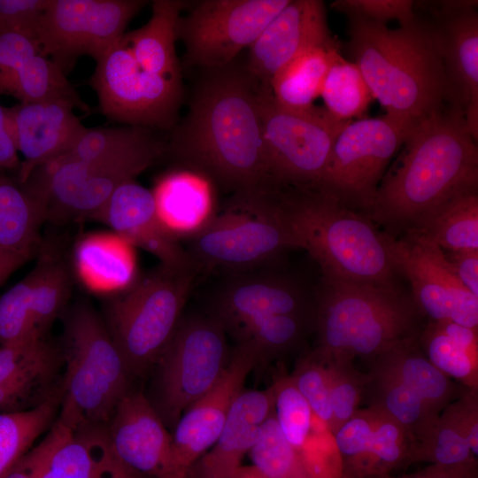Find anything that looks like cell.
Returning a JSON list of instances; mask_svg holds the SVG:
<instances>
[{
  "mask_svg": "<svg viewBox=\"0 0 478 478\" xmlns=\"http://www.w3.org/2000/svg\"><path fill=\"white\" fill-rule=\"evenodd\" d=\"M260 83L236 64L204 69L169 151L184 168L246 197L277 185L265 150Z\"/></svg>",
  "mask_w": 478,
  "mask_h": 478,
  "instance_id": "cell-1",
  "label": "cell"
},
{
  "mask_svg": "<svg viewBox=\"0 0 478 478\" xmlns=\"http://www.w3.org/2000/svg\"><path fill=\"white\" fill-rule=\"evenodd\" d=\"M404 144L365 214L395 238L447 199L478 190L477 142L459 108L451 106L420 120Z\"/></svg>",
  "mask_w": 478,
  "mask_h": 478,
  "instance_id": "cell-2",
  "label": "cell"
},
{
  "mask_svg": "<svg viewBox=\"0 0 478 478\" xmlns=\"http://www.w3.org/2000/svg\"><path fill=\"white\" fill-rule=\"evenodd\" d=\"M415 13L412 22L396 29L348 17L346 45L386 114L413 125L456 106L435 29Z\"/></svg>",
  "mask_w": 478,
  "mask_h": 478,
  "instance_id": "cell-3",
  "label": "cell"
},
{
  "mask_svg": "<svg viewBox=\"0 0 478 478\" xmlns=\"http://www.w3.org/2000/svg\"><path fill=\"white\" fill-rule=\"evenodd\" d=\"M269 194L299 249L320 265L322 277L354 283L395 282L399 273L388 235L366 215L320 189L276 186Z\"/></svg>",
  "mask_w": 478,
  "mask_h": 478,
  "instance_id": "cell-4",
  "label": "cell"
},
{
  "mask_svg": "<svg viewBox=\"0 0 478 478\" xmlns=\"http://www.w3.org/2000/svg\"><path fill=\"white\" fill-rule=\"evenodd\" d=\"M315 291L317 348L330 357L366 361L393 343L418 337L427 321L412 297L394 283L322 277Z\"/></svg>",
  "mask_w": 478,
  "mask_h": 478,
  "instance_id": "cell-5",
  "label": "cell"
},
{
  "mask_svg": "<svg viewBox=\"0 0 478 478\" xmlns=\"http://www.w3.org/2000/svg\"><path fill=\"white\" fill-rule=\"evenodd\" d=\"M61 401L57 420L69 428L107 427L132 377L105 322L86 302L62 313Z\"/></svg>",
  "mask_w": 478,
  "mask_h": 478,
  "instance_id": "cell-6",
  "label": "cell"
},
{
  "mask_svg": "<svg viewBox=\"0 0 478 478\" xmlns=\"http://www.w3.org/2000/svg\"><path fill=\"white\" fill-rule=\"evenodd\" d=\"M197 271L161 265L112 301L105 325L131 375L153 368L173 336Z\"/></svg>",
  "mask_w": 478,
  "mask_h": 478,
  "instance_id": "cell-7",
  "label": "cell"
},
{
  "mask_svg": "<svg viewBox=\"0 0 478 478\" xmlns=\"http://www.w3.org/2000/svg\"><path fill=\"white\" fill-rule=\"evenodd\" d=\"M188 253L198 271L221 268L248 272L289 249H299L268 191L236 197L189 236Z\"/></svg>",
  "mask_w": 478,
  "mask_h": 478,
  "instance_id": "cell-8",
  "label": "cell"
},
{
  "mask_svg": "<svg viewBox=\"0 0 478 478\" xmlns=\"http://www.w3.org/2000/svg\"><path fill=\"white\" fill-rule=\"evenodd\" d=\"M230 358L226 329L214 316L180 320L155 367L150 401L173 430L182 413L218 382Z\"/></svg>",
  "mask_w": 478,
  "mask_h": 478,
  "instance_id": "cell-9",
  "label": "cell"
},
{
  "mask_svg": "<svg viewBox=\"0 0 478 478\" xmlns=\"http://www.w3.org/2000/svg\"><path fill=\"white\" fill-rule=\"evenodd\" d=\"M262 134L270 172L279 186L318 189L335 141L350 121L334 119L323 108L283 107L270 87L260 84Z\"/></svg>",
  "mask_w": 478,
  "mask_h": 478,
  "instance_id": "cell-10",
  "label": "cell"
},
{
  "mask_svg": "<svg viewBox=\"0 0 478 478\" xmlns=\"http://www.w3.org/2000/svg\"><path fill=\"white\" fill-rule=\"evenodd\" d=\"M165 151L158 141L90 161L55 159L35 169L25 183L43 202L46 218L92 216L122 183L150 167Z\"/></svg>",
  "mask_w": 478,
  "mask_h": 478,
  "instance_id": "cell-11",
  "label": "cell"
},
{
  "mask_svg": "<svg viewBox=\"0 0 478 478\" xmlns=\"http://www.w3.org/2000/svg\"><path fill=\"white\" fill-rule=\"evenodd\" d=\"M414 126L389 114L350 121L335 141L318 189L366 214L388 164Z\"/></svg>",
  "mask_w": 478,
  "mask_h": 478,
  "instance_id": "cell-12",
  "label": "cell"
},
{
  "mask_svg": "<svg viewBox=\"0 0 478 478\" xmlns=\"http://www.w3.org/2000/svg\"><path fill=\"white\" fill-rule=\"evenodd\" d=\"M89 83L109 120L147 128H170L182 96L181 81L151 73L135 60L124 35L96 62Z\"/></svg>",
  "mask_w": 478,
  "mask_h": 478,
  "instance_id": "cell-13",
  "label": "cell"
},
{
  "mask_svg": "<svg viewBox=\"0 0 478 478\" xmlns=\"http://www.w3.org/2000/svg\"><path fill=\"white\" fill-rule=\"evenodd\" d=\"M144 0H50L38 31L42 55L67 74L79 58L96 62L126 33Z\"/></svg>",
  "mask_w": 478,
  "mask_h": 478,
  "instance_id": "cell-14",
  "label": "cell"
},
{
  "mask_svg": "<svg viewBox=\"0 0 478 478\" xmlns=\"http://www.w3.org/2000/svg\"><path fill=\"white\" fill-rule=\"evenodd\" d=\"M289 0H204L180 17L177 39L186 62L207 68L225 66L249 48Z\"/></svg>",
  "mask_w": 478,
  "mask_h": 478,
  "instance_id": "cell-15",
  "label": "cell"
},
{
  "mask_svg": "<svg viewBox=\"0 0 478 478\" xmlns=\"http://www.w3.org/2000/svg\"><path fill=\"white\" fill-rule=\"evenodd\" d=\"M388 243L398 273L409 280L412 298L425 320H450L478 329V297L456 277L436 245L409 236Z\"/></svg>",
  "mask_w": 478,
  "mask_h": 478,
  "instance_id": "cell-16",
  "label": "cell"
},
{
  "mask_svg": "<svg viewBox=\"0 0 478 478\" xmlns=\"http://www.w3.org/2000/svg\"><path fill=\"white\" fill-rule=\"evenodd\" d=\"M478 2L476 0L414 1L426 12L438 41L454 104L466 128L478 140ZM421 15V14H420Z\"/></svg>",
  "mask_w": 478,
  "mask_h": 478,
  "instance_id": "cell-17",
  "label": "cell"
},
{
  "mask_svg": "<svg viewBox=\"0 0 478 478\" xmlns=\"http://www.w3.org/2000/svg\"><path fill=\"white\" fill-rule=\"evenodd\" d=\"M257 366V351L248 342H239L215 385L182 413L172 433L174 478H186L190 466L217 441L246 377Z\"/></svg>",
  "mask_w": 478,
  "mask_h": 478,
  "instance_id": "cell-18",
  "label": "cell"
},
{
  "mask_svg": "<svg viewBox=\"0 0 478 478\" xmlns=\"http://www.w3.org/2000/svg\"><path fill=\"white\" fill-rule=\"evenodd\" d=\"M33 478H123L130 469L113 453L107 428L59 421L22 459Z\"/></svg>",
  "mask_w": 478,
  "mask_h": 478,
  "instance_id": "cell-19",
  "label": "cell"
},
{
  "mask_svg": "<svg viewBox=\"0 0 478 478\" xmlns=\"http://www.w3.org/2000/svg\"><path fill=\"white\" fill-rule=\"evenodd\" d=\"M332 436L341 478H368L407 466L415 443L400 424L373 406L358 409Z\"/></svg>",
  "mask_w": 478,
  "mask_h": 478,
  "instance_id": "cell-20",
  "label": "cell"
},
{
  "mask_svg": "<svg viewBox=\"0 0 478 478\" xmlns=\"http://www.w3.org/2000/svg\"><path fill=\"white\" fill-rule=\"evenodd\" d=\"M339 43L328 28L323 1L289 0L249 47L245 67L269 86L274 73L302 52Z\"/></svg>",
  "mask_w": 478,
  "mask_h": 478,
  "instance_id": "cell-21",
  "label": "cell"
},
{
  "mask_svg": "<svg viewBox=\"0 0 478 478\" xmlns=\"http://www.w3.org/2000/svg\"><path fill=\"white\" fill-rule=\"evenodd\" d=\"M106 428L125 466L148 478H174L172 433L142 391L124 396Z\"/></svg>",
  "mask_w": 478,
  "mask_h": 478,
  "instance_id": "cell-22",
  "label": "cell"
},
{
  "mask_svg": "<svg viewBox=\"0 0 478 478\" xmlns=\"http://www.w3.org/2000/svg\"><path fill=\"white\" fill-rule=\"evenodd\" d=\"M214 317L235 333L248 322L275 314H316L315 291L279 273L237 275L215 295Z\"/></svg>",
  "mask_w": 478,
  "mask_h": 478,
  "instance_id": "cell-23",
  "label": "cell"
},
{
  "mask_svg": "<svg viewBox=\"0 0 478 478\" xmlns=\"http://www.w3.org/2000/svg\"><path fill=\"white\" fill-rule=\"evenodd\" d=\"M66 101L19 103L5 107L9 130L20 163L18 181L25 182L32 172L66 154L86 131Z\"/></svg>",
  "mask_w": 478,
  "mask_h": 478,
  "instance_id": "cell-24",
  "label": "cell"
},
{
  "mask_svg": "<svg viewBox=\"0 0 478 478\" xmlns=\"http://www.w3.org/2000/svg\"><path fill=\"white\" fill-rule=\"evenodd\" d=\"M91 217L107 224L127 243L156 256L161 265L197 270L187 250L161 220L152 190L135 180L120 185Z\"/></svg>",
  "mask_w": 478,
  "mask_h": 478,
  "instance_id": "cell-25",
  "label": "cell"
},
{
  "mask_svg": "<svg viewBox=\"0 0 478 478\" xmlns=\"http://www.w3.org/2000/svg\"><path fill=\"white\" fill-rule=\"evenodd\" d=\"M62 370L60 346L46 335L0 346V412L25 411L45 402Z\"/></svg>",
  "mask_w": 478,
  "mask_h": 478,
  "instance_id": "cell-26",
  "label": "cell"
},
{
  "mask_svg": "<svg viewBox=\"0 0 478 478\" xmlns=\"http://www.w3.org/2000/svg\"><path fill=\"white\" fill-rule=\"evenodd\" d=\"M274 408L272 385L265 390L243 391L217 441L190 466L186 478H234Z\"/></svg>",
  "mask_w": 478,
  "mask_h": 478,
  "instance_id": "cell-27",
  "label": "cell"
},
{
  "mask_svg": "<svg viewBox=\"0 0 478 478\" xmlns=\"http://www.w3.org/2000/svg\"><path fill=\"white\" fill-rule=\"evenodd\" d=\"M212 184L186 168L170 172L158 181L152 190L158 212L175 236H191L215 215Z\"/></svg>",
  "mask_w": 478,
  "mask_h": 478,
  "instance_id": "cell-28",
  "label": "cell"
},
{
  "mask_svg": "<svg viewBox=\"0 0 478 478\" xmlns=\"http://www.w3.org/2000/svg\"><path fill=\"white\" fill-rule=\"evenodd\" d=\"M368 369L363 400L400 424L416 442L425 437L439 418L430 405L374 358Z\"/></svg>",
  "mask_w": 478,
  "mask_h": 478,
  "instance_id": "cell-29",
  "label": "cell"
},
{
  "mask_svg": "<svg viewBox=\"0 0 478 478\" xmlns=\"http://www.w3.org/2000/svg\"><path fill=\"white\" fill-rule=\"evenodd\" d=\"M185 2L155 0L150 19L124 38L139 66L154 74L181 81L176 55L177 24Z\"/></svg>",
  "mask_w": 478,
  "mask_h": 478,
  "instance_id": "cell-30",
  "label": "cell"
},
{
  "mask_svg": "<svg viewBox=\"0 0 478 478\" xmlns=\"http://www.w3.org/2000/svg\"><path fill=\"white\" fill-rule=\"evenodd\" d=\"M418 337L397 342L372 358L413 389L441 414L460 396L465 387L453 382L428 359Z\"/></svg>",
  "mask_w": 478,
  "mask_h": 478,
  "instance_id": "cell-31",
  "label": "cell"
},
{
  "mask_svg": "<svg viewBox=\"0 0 478 478\" xmlns=\"http://www.w3.org/2000/svg\"><path fill=\"white\" fill-rule=\"evenodd\" d=\"M402 236L433 243L443 251L478 250V190L447 199Z\"/></svg>",
  "mask_w": 478,
  "mask_h": 478,
  "instance_id": "cell-32",
  "label": "cell"
},
{
  "mask_svg": "<svg viewBox=\"0 0 478 478\" xmlns=\"http://www.w3.org/2000/svg\"><path fill=\"white\" fill-rule=\"evenodd\" d=\"M46 218L42 200L0 172V251L30 258Z\"/></svg>",
  "mask_w": 478,
  "mask_h": 478,
  "instance_id": "cell-33",
  "label": "cell"
},
{
  "mask_svg": "<svg viewBox=\"0 0 478 478\" xmlns=\"http://www.w3.org/2000/svg\"><path fill=\"white\" fill-rule=\"evenodd\" d=\"M340 43L307 50L277 71L269 82L278 104L296 111L312 109L330 66L340 54Z\"/></svg>",
  "mask_w": 478,
  "mask_h": 478,
  "instance_id": "cell-34",
  "label": "cell"
},
{
  "mask_svg": "<svg viewBox=\"0 0 478 478\" xmlns=\"http://www.w3.org/2000/svg\"><path fill=\"white\" fill-rule=\"evenodd\" d=\"M0 94L19 103L61 100L89 113L90 107L67 80L66 74L49 58L37 54L17 68L0 75Z\"/></svg>",
  "mask_w": 478,
  "mask_h": 478,
  "instance_id": "cell-35",
  "label": "cell"
},
{
  "mask_svg": "<svg viewBox=\"0 0 478 478\" xmlns=\"http://www.w3.org/2000/svg\"><path fill=\"white\" fill-rule=\"evenodd\" d=\"M61 389L42 405L25 411L0 412V478H5L55 422Z\"/></svg>",
  "mask_w": 478,
  "mask_h": 478,
  "instance_id": "cell-36",
  "label": "cell"
},
{
  "mask_svg": "<svg viewBox=\"0 0 478 478\" xmlns=\"http://www.w3.org/2000/svg\"><path fill=\"white\" fill-rule=\"evenodd\" d=\"M316 314H275L253 320L235 332L257 351L258 366L298 350L315 331Z\"/></svg>",
  "mask_w": 478,
  "mask_h": 478,
  "instance_id": "cell-37",
  "label": "cell"
},
{
  "mask_svg": "<svg viewBox=\"0 0 478 478\" xmlns=\"http://www.w3.org/2000/svg\"><path fill=\"white\" fill-rule=\"evenodd\" d=\"M325 110L339 121L363 119L374 100L372 92L358 66L336 56L324 80L320 95Z\"/></svg>",
  "mask_w": 478,
  "mask_h": 478,
  "instance_id": "cell-38",
  "label": "cell"
},
{
  "mask_svg": "<svg viewBox=\"0 0 478 478\" xmlns=\"http://www.w3.org/2000/svg\"><path fill=\"white\" fill-rule=\"evenodd\" d=\"M248 454L266 478H312L300 455L284 438L274 409Z\"/></svg>",
  "mask_w": 478,
  "mask_h": 478,
  "instance_id": "cell-39",
  "label": "cell"
},
{
  "mask_svg": "<svg viewBox=\"0 0 478 478\" xmlns=\"http://www.w3.org/2000/svg\"><path fill=\"white\" fill-rule=\"evenodd\" d=\"M157 141L152 131L143 127L127 125L86 128L71 150L58 158L90 161L137 150Z\"/></svg>",
  "mask_w": 478,
  "mask_h": 478,
  "instance_id": "cell-40",
  "label": "cell"
},
{
  "mask_svg": "<svg viewBox=\"0 0 478 478\" xmlns=\"http://www.w3.org/2000/svg\"><path fill=\"white\" fill-rule=\"evenodd\" d=\"M32 304L39 334L46 331L66 310L71 291L67 268L59 261L43 259L33 270Z\"/></svg>",
  "mask_w": 478,
  "mask_h": 478,
  "instance_id": "cell-41",
  "label": "cell"
},
{
  "mask_svg": "<svg viewBox=\"0 0 478 478\" xmlns=\"http://www.w3.org/2000/svg\"><path fill=\"white\" fill-rule=\"evenodd\" d=\"M418 342L425 356L438 370L465 388H478V358L451 339L436 321L425 323Z\"/></svg>",
  "mask_w": 478,
  "mask_h": 478,
  "instance_id": "cell-42",
  "label": "cell"
},
{
  "mask_svg": "<svg viewBox=\"0 0 478 478\" xmlns=\"http://www.w3.org/2000/svg\"><path fill=\"white\" fill-rule=\"evenodd\" d=\"M81 271L90 281L104 287L127 284L134 273L130 254L126 249L108 239L92 238L78 249Z\"/></svg>",
  "mask_w": 478,
  "mask_h": 478,
  "instance_id": "cell-43",
  "label": "cell"
},
{
  "mask_svg": "<svg viewBox=\"0 0 478 478\" xmlns=\"http://www.w3.org/2000/svg\"><path fill=\"white\" fill-rule=\"evenodd\" d=\"M416 462L465 466L477 463V459L473 454L466 439L441 412L428 435L413 443L407 466Z\"/></svg>",
  "mask_w": 478,
  "mask_h": 478,
  "instance_id": "cell-44",
  "label": "cell"
},
{
  "mask_svg": "<svg viewBox=\"0 0 478 478\" xmlns=\"http://www.w3.org/2000/svg\"><path fill=\"white\" fill-rule=\"evenodd\" d=\"M320 353L325 358L328 375L333 412V422L329 432L333 435L359 409V405L363 400L366 375V373L355 368L353 360Z\"/></svg>",
  "mask_w": 478,
  "mask_h": 478,
  "instance_id": "cell-45",
  "label": "cell"
},
{
  "mask_svg": "<svg viewBox=\"0 0 478 478\" xmlns=\"http://www.w3.org/2000/svg\"><path fill=\"white\" fill-rule=\"evenodd\" d=\"M272 387L279 428L286 441L298 451L312 432L313 413L289 375L279 376Z\"/></svg>",
  "mask_w": 478,
  "mask_h": 478,
  "instance_id": "cell-46",
  "label": "cell"
},
{
  "mask_svg": "<svg viewBox=\"0 0 478 478\" xmlns=\"http://www.w3.org/2000/svg\"><path fill=\"white\" fill-rule=\"evenodd\" d=\"M32 271L0 297V346L45 336L35 325Z\"/></svg>",
  "mask_w": 478,
  "mask_h": 478,
  "instance_id": "cell-47",
  "label": "cell"
},
{
  "mask_svg": "<svg viewBox=\"0 0 478 478\" xmlns=\"http://www.w3.org/2000/svg\"><path fill=\"white\" fill-rule=\"evenodd\" d=\"M289 376L308 403L312 413L326 424L329 431L333 422V412L324 356L316 348L305 352L299 357Z\"/></svg>",
  "mask_w": 478,
  "mask_h": 478,
  "instance_id": "cell-48",
  "label": "cell"
},
{
  "mask_svg": "<svg viewBox=\"0 0 478 478\" xmlns=\"http://www.w3.org/2000/svg\"><path fill=\"white\" fill-rule=\"evenodd\" d=\"M330 6L347 17L362 18L383 25L390 20H397L400 26L405 25L416 17L414 1L412 0H336Z\"/></svg>",
  "mask_w": 478,
  "mask_h": 478,
  "instance_id": "cell-49",
  "label": "cell"
},
{
  "mask_svg": "<svg viewBox=\"0 0 478 478\" xmlns=\"http://www.w3.org/2000/svg\"><path fill=\"white\" fill-rule=\"evenodd\" d=\"M50 0H0V32H16L38 42L42 14Z\"/></svg>",
  "mask_w": 478,
  "mask_h": 478,
  "instance_id": "cell-50",
  "label": "cell"
},
{
  "mask_svg": "<svg viewBox=\"0 0 478 478\" xmlns=\"http://www.w3.org/2000/svg\"><path fill=\"white\" fill-rule=\"evenodd\" d=\"M466 439L473 454H478V388H464L460 396L442 412Z\"/></svg>",
  "mask_w": 478,
  "mask_h": 478,
  "instance_id": "cell-51",
  "label": "cell"
},
{
  "mask_svg": "<svg viewBox=\"0 0 478 478\" xmlns=\"http://www.w3.org/2000/svg\"><path fill=\"white\" fill-rule=\"evenodd\" d=\"M42 54L36 40L16 32H0V75Z\"/></svg>",
  "mask_w": 478,
  "mask_h": 478,
  "instance_id": "cell-52",
  "label": "cell"
},
{
  "mask_svg": "<svg viewBox=\"0 0 478 478\" xmlns=\"http://www.w3.org/2000/svg\"><path fill=\"white\" fill-rule=\"evenodd\" d=\"M443 253L456 277L478 297V250L443 251Z\"/></svg>",
  "mask_w": 478,
  "mask_h": 478,
  "instance_id": "cell-53",
  "label": "cell"
},
{
  "mask_svg": "<svg viewBox=\"0 0 478 478\" xmlns=\"http://www.w3.org/2000/svg\"><path fill=\"white\" fill-rule=\"evenodd\" d=\"M368 478H477V463L465 466H441L430 464L410 474L393 476L390 474Z\"/></svg>",
  "mask_w": 478,
  "mask_h": 478,
  "instance_id": "cell-54",
  "label": "cell"
},
{
  "mask_svg": "<svg viewBox=\"0 0 478 478\" xmlns=\"http://www.w3.org/2000/svg\"><path fill=\"white\" fill-rule=\"evenodd\" d=\"M439 328L472 356L478 358V329L467 328L450 320L436 321Z\"/></svg>",
  "mask_w": 478,
  "mask_h": 478,
  "instance_id": "cell-55",
  "label": "cell"
},
{
  "mask_svg": "<svg viewBox=\"0 0 478 478\" xmlns=\"http://www.w3.org/2000/svg\"><path fill=\"white\" fill-rule=\"evenodd\" d=\"M18 153L9 130L5 107L0 104V168L19 170L21 161Z\"/></svg>",
  "mask_w": 478,
  "mask_h": 478,
  "instance_id": "cell-56",
  "label": "cell"
},
{
  "mask_svg": "<svg viewBox=\"0 0 478 478\" xmlns=\"http://www.w3.org/2000/svg\"><path fill=\"white\" fill-rule=\"evenodd\" d=\"M27 259L22 255L0 251V286Z\"/></svg>",
  "mask_w": 478,
  "mask_h": 478,
  "instance_id": "cell-57",
  "label": "cell"
},
{
  "mask_svg": "<svg viewBox=\"0 0 478 478\" xmlns=\"http://www.w3.org/2000/svg\"><path fill=\"white\" fill-rule=\"evenodd\" d=\"M5 478H33L21 459Z\"/></svg>",
  "mask_w": 478,
  "mask_h": 478,
  "instance_id": "cell-58",
  "label": "cell"
},
{
  "mask_svg": "<svg viewBox=\"0 0 478 478\" xmlns=\"http://www.w3.org/2000/svg\"><path fill=\"white\" fill-rule=\"evenodd\" d=\"M123 478H148L130 470Z\"/></svg>",
  "mask_w": 478,
  "mask_h": 478,
  "instance_id": "cell-59",
  "label": "cell"
},
{
  "mask_svg": "<svg viewBox=\"0 0 478 478\" xmlns=\"http://www.w3.org/2000/svg\"><path fill=\"white\" fill-rule=\"evenodd\" d=\"M258 478H266V477L261 473Z\"/></svg>",
  "mask_w": 478,
  "mask_h": 478,
  "instance_id": "cell-60",
  "label": "cell"
},
{
  "mask_svg": "<svg viewBox=\"0 0 478 478\" xmlns=\"http://www.w3.org/2000/svg\"><path fill=\"white\" fill-rule=\"evenodd\" d=\"M478 478V477H477Z\"/></svg>",
  "mask_w": 478,
  "mask_h": 478,
  "instance_id": "cell-61",
  "label": "cell"
}]
</instances>
